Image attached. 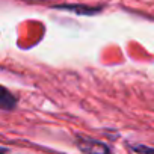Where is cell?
Listing matches in <instances>:
<instances>
[{"label": "cell", "instance_id": "obj_1", "mask_svg": "<svg viewBox=\"0 0 154 154\" xmlns=\"http://www.w3.org/2000/svg\"><path fill=\"white\" fill-rule=\"evenodd\" d=\"M75 145L83 154H110V148L104 142L88 136H79Z\"/></svg>", "mask_w": 154, "mask_h": 154}, {"label": "cell", "instance_id": "obj_2", "mask_svg": "<svg viewBox=\"0 0 154 154\" xmlns=\"http://www.w3.org/2000/svg\"><path fill=\"white\" fill-rule=\"evenodd\" d=\"M18 98L5 86L0 85V109L2 110H14L17 107Z\"/></svg>", "mask_w": 154, "mask_h": 154}, {"label": "cell", "instance_id": "obj_3", "mask_svg": "<svg viewBox=\"0 0 154 154\" xmlns=\"http://www.w3.org/2000/svg\"><path fill=\"white\" fill-rule=\"evenodd\" d=\"M57 9H65V11H72L80 15H94L100 12L103 8H92V6H83V5H62V6H54Z\"/></svg>", "mask_w": 154, "mask_h": 154}, {"label": "cell", "instance_id": "obj_4", "mask_svg": "<svg viewBox=\"0 0 154 154\" xmlns=\"http://www.w3.org/2000/svg\"><path fill=\"white\" fill-rule=\"evenodd\" d=\"M131 148L139 154H154V148L146 146V145H133Z\"/></svg>", "mask_w": 154, "mask_h": 154}, {"label": "cell", "instance_id": "obj_5", "mask_svg": "<svg viewBox=\"0 0 154 154\" xmlns=\"http://www.w3.org/2000/svg\"><path fill=\"white\" fill-rule=\"evenodd\" d=\"M9 149L8 148H5V146H0V154H5V152H8Z\"/></svg>", "mask_w": 154, "mask_h": 154}]
</instances>
